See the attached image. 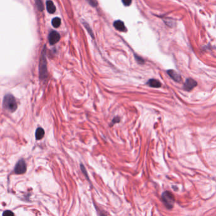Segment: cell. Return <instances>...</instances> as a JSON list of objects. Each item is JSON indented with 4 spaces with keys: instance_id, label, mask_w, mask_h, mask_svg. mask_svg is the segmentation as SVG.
<instances>
[{
    "instance_id": "cell-17",
    "label": "cell",
    "mask_w": 216,
    "mask_h": 216,
    "mask_svg": "<svg viewBox=\"0 0 216 216\" xmlns=\"http://www.w3.org/2000/svg\"><path fill=\"white\" fill-rule=\"evenodd\" d=\"M122 1L123 3V4L125 6H129L131 4L132 0H122Z\"/></svg>"
},
{
    "instance_id": "cell-13",
    "label": "cell",
    "mask_w": 216,
    "mask_h": 216,
    "mask_svg": "<svg viewBox=\"0 0 216 216\" xmlns=\"http://www.w3.org/2000/svg\"><path fill=\"white\" fill-rule=\"evenodd\" d=\"M35 3L39 10L40 12L43 11L44 6H43V4H42L41 0H35Z\"/></svg>"
},
{
    "instance_id": "cell-1",
    "label": "cell",
    "mask_w": 216,
    "mask_h": 216,
    "mask_svg": "<svg viewBox=\"0 0 216 216\" xmlns=\"http://www.w3.org/2000/svg\"><path fill=\"white\" fill-rule=\"evenodd\" d=\"M3 107L10 112H14L17 109V103L15 97L10 94H6L3 101Z\"/></svg>"
},
{
    "instance_id": "cell-4",
    "label": "cell",
    "mask_w": 216,
    "mask_h": 216,
    "mask_svg": "<svg viewBox=\"0 0 216 216\" xmlns=\"http://www.w3.org/2000/svg\"><path fill=\"white\" fill-rule=\"evenodd\" d=\"M27 167L24 160H20L15 165L14 171L17 174H23L26 172Z\"/></svg>"
},
{
    "instance_id": "cell-18",
    "label": "cell",
    "mask_w": 216,
    "mask_h": 216,
    "mask_svg": "<svg viewBox=\"0 0 216 216\" xmlns=\"http://www.w3.org/2000/svg\"><path fill=\"white\" fill-rule=\"evenodd\" d=\"M88 1H89V3H90V4L92 5L93 6H96V2L95 0H87Z\"/></svg>"
},
{
    "instance_id": "cell-6",
    "label": "cell",
    "mask_w": 216,
    "mask_h": 216,
    "mask_svg": "<svg viewBox=\"0 0 216 216\" xmlns=\"http://www.w3.org/2000/svg\"><path fill=\"white\" fill-rule=\"evenodd\" d=\"M196 86H197V83H196V81L193 79L188 78L186 79V82L185 83L184 86H183V88H184V90L186 91H190Z\"/></svg>"
},
{
    "instance_id": "cell-7",
    "label": "cell",
    "mask_w": 216,
    "mask_h": 216,
    "mask_svg": "<svg viewBox=\"0 0 216 216\" xmlns=\"http://www.w3.org/2000/svg\"><path fill=\"white\" fill-rule=\"evenodd\" d=\"M167 74L169 76L171 77L173 80L175 81L176 82H178V83H179V82L181 81V77L180 75L176 72V71L173 70H167Z\"/></svg>"
},
{
    "instance_id": "cell-14",
    "label": "cell",
    "mask_w": 216,
    "mask_h": 216,
    "mask_svg": "<svg viewBox=\"0 0 216 216\" xmlns=\"http://www.w3.org/2000/svg\"><path fill=\"white\" fill-rule=\"evenodd\" d=\"M120 121V117H114L113 119V120H112V122H111V124H110V126H112L115 124L119 122Z\"/></svg>"
},
{
    "instance_id": "cell-2",
    "label": "cell",
    "mask_w": 216,
    "mask_h": 216,
    "mask_svg": "<svg viewBox=\"0 0 216 216\" xmlns=\"http://www.w3.org/2000/svg\"><path fill=\"white\" fill-rule=\"evenodd\" d=\"M47 61L46 58V51L45 47L43 48L42 51L40 63H39V76L41 80H44L47 77Z\"/></svg>"
},
{
    "instance_id": "cell-11",
    "label": "cell",
    "mask_w": 216,
    "mask_h": 216,
    "mask_svg": "<svg viewBox=\"0 0 216 216\" xmlns=\"http://www.w3.org/2000/svg\"><path fill=\"white\" fill-rule=\"evenodd\" d=\"M36 139L37 140H39L42 139L44 137V129L41 128V127H38V128L36 131Z\"/></svg>"
},
{
    "instance_id": "cell-10",
    "label": "cell",
    "mask_w": 216,
    "mask_h": 216,
    "mask_svg": "<svg viewBox=\"0 0 216 216\" xmlns=\"http://www.w3.org/2000/svg\"><path fill=\"white\" fill-rule=\"evenodd\" d=\"M46 8L47 11L50 14H54L56 11V7H55L54 3L50 0H48L46 1Z\"/></svg>"
},
{
    "instance_id": "cell-8",
    "label": "cell",
    "mask_w": 216,
    "mask_h": 216,
    "mask_svg": "<svg viewBox=\"0 0 216 216\" xmlns=\"http://www.w3.org/2000/svg\"><path fill=\"white\" fill-rule=\"evenodd\" d=\"M113 26L117 30L119 31H126V27L124 25V22L121 21H117L113 23Z\"/></svg>"
},
{
    "instance_id": "cell-12",
    "label": "cell",
    "mask_w": 216,
    "mask_h": 216,
    "mask_svg": "<svg viewBox=\"0 0 216 216\" xmlns=\"http://www.w3.org/2000/svg\"><path fill=\"white\" fill-rule=\"evenodd\" d=\"M51 23H52V25H53L54 27L57 28L61 24V20H60V18H58V17H55L53 20H52Z\"/></svg>"
},
{
    "instance_id": "cell-16",
    "label": "cell",
    "mask_w": 216,
    "mask_h": 216,
    "mask_svg": "<svg viewBox=\"0 0 216 216\" xmlns=\"http://www.w3.org/2000/svg\"><path fill=\"white\" fill-rule=\"evenodd\" d=\"M3 215H6V216L14 215V214L10 211H4V212L3 213Z\"/></svg>"
},
{
    "instance_id": "cell-9",
    "label": "cell",
    "mask_w": 216,
    "mask_h": 216,
    "mask_svg": "<svg viewBox=\"0 0 216 216\" xmlns=\"http://www.w3.org/2000/svg\"><path fill=\"white\" fill-rule=\"evenodd\" d=\"M147 84H148V86H150V87H155V88L160 87L162 86L160 82L158 80L155 79H150L148 81V83H147Z\"/></svg>"
},
{
    "instance_id": "cell-3",
    "label": "cell",
    "mask_w": 216,
    "mask_h": 216,
    "mask_svg": "<svg viewBox=\"0 0 216 216\" xmlns=\"http://www.w3.org/2000/svg\"><path fill=\"white\" fill-rule=\"evenodd\" d=\"M162 200L167 208L171 209L174 207L175 199L173 195L169 191H165L163 193L162 195Z\"/></svg>"
},
{
    "instance_id": "cell-15",
    "label": "cell",
    "mask_w": 216,
    "mask_h": 216,
    "mask_svg": "<svg viewBox=\"0 0 216 216\" xmlns=\"http://www.w3.org/2000/svg\"><path fill=\"white\" fill-rule=\"evenodd\" d=\"M81 169L82 172H83V174L85 175V176L86 177V178H87L88 180H90L89 178H88V176H87V174L86 170V169H85L84 166L83 164H81Z\"/></svg>"
},
{
    "instance_id": "cell-5",
    "label": "cell",
    "mask_w": 216,
    "mask_h": 216,
    "mask_svg": "<svg viewBox=\"0 0 216 216\" xmlns=\"http://www.w3.org/2000/svg\"><path fill=\"white\" fill-rule=\"evenodd\" d=\"M48 39L50 43L52 45L56 44L57 42L59 41L60 39V35L59 34L58 32L55 31H52L50 32V34H49Z\"/></svg>"
}]
</instances>
